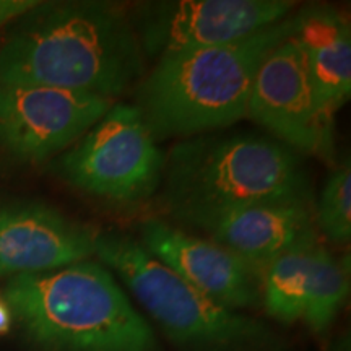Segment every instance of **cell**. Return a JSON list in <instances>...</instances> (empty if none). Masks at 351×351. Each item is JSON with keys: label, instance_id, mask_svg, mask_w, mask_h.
Listing matches in <instances>:
<instances>
[{"label": "cell", "instance_id": "1", "mask_svg": "<svg viewBox=\"0 0 351 351\" xmlns=\"http://www.w3.org/2000/svg\"><path fill=\"white\" fill-rule=\"evenodd\" d=\"M142 73L143 51L132 20L109 2H38L0 44V83L112 101Z\"/></svg>", "mask_w": 351, "mask_h": 351}, {"label": "cell", "instance_id": "2", "mask_svg": "<svg viewBox=\"0 0 351 351\" xmlns=\"http://www.w3.org/2000/svg\"><path fill=\"white\" fill-rule=\"evenodd\" d=\"M298 25L293 13L239 41L158 57L135 104L153 140L212 134L247 116L258 67Z\"/></svg>", "mask_w": 351, "mask_h": 351}, {"label": "cell", "instance_id": "3", "mask_svg": "<svg viewBox=\"0 0 351 351\" xmlns=\"http://www.w3.org/2000/svg\"><path fill=\"white\" fill-rule=\"evenodd\" d=\"M161 200L179 221L256 204H311L302 156L254 134H202L179 142L161 176Z\"/></svg>", "mask_w": 351, "mask_h": 351}, {"label": "cell", "instance_id": "4", "mask_svg": "<svg viewBox=\"0 0 351 351\" xmlns=\"http://www.w3.org/2000/svg\"><path fill=\"white\" fill-rule=\"evenodd\" d=\"M2 298L26 335L47 351L156 350L152 327L103 263L12 276Z\"/></svg>", "mask_w": 351, "mask_h": 351}, {"label": "cell", "instance_id": "5", "mask_svg": "<svg viewBox=\"0 0 351 351\" xmlns=\"http://www.w3.org/2000/svg\"><path fill=\"white\" fill-rule=\"evenodd\" d=\"M95 256L134 293L165 335L189 351H261L271 333L258 320L219 306L152 257L138 241L98 232Z\"/></svg>", "mask_w": 351, "mask_h": 351}, {"label": "cell", "instance_id": "6", "mask_svg": "<svg viewBox=\"0 0 351 351\" xmlns=\"http://www.w3.org/2000/svg\"><path fill=\"white\" fill-rule=\"evenodd\" d=\"M165 155L135 104H112L56 163L85 194L114 204L145 200L160 187Z\"/></svg>", "mask_w": 351, "mask_h": 351}, {"label": "cell", "instance_id": "7", "mask_svg": "<svg viewBox=\"0 0 351 351\" xmlns=\"http://www.w3.org/2000/svg\"><path fill=\"white\" fill-rule=\"evenodd\" d=\"M291 0H178L135 8L134 25L145 54L221 46L249 38L295 13Z\"/></svg>", "mask_w": 351, "mask_h": 351}, {"label": "cell", "instance_id": "8", "mask_svg": "<svg viewBox=\"0 0 351 351\" xmlns=\"http://www.w3.org/2000/svg\"><path fill=\"white\" fill-rule=\"evenodd\" d=\"M112 101L62 88L0 83V148L39 163L70 148Z\"/></svg>", "mask_w": 351, "mask_h": 351}, {"label": "cell", "instance_id": "9", "mask_svg": "<svg viewBox=\"0 0 351 351\" xmlns=\"http://www.w3.org/2000/svg\"><path fill=\"white\" fill-rule=\"evenodd\" d=\"M298 155L328 156L332 121L315 101L306 54L295 36L275 47L257 70L247 116Z\"/></svg>", "mask_w": 351, "mask_h": 351}, {"label": "cell", "instance_id": "10", "mask_svg": "<svg viewBox=\"0 0 351 351\" xmlns=\"http://www.w3.org/2000/svg\"><path fill=\"white\" fill-rule=\"evenodd\" d=\"M140 244L179 278L226 309H252L262 301V271L213 241L156 218L140 225Z\"/></svg>", "mask_w": 351, "mask_h": 351}, {"label": "cell", "instance_id": "11", "mask_svg": "<svg viewBox=\"0 0 351 351\" xmlns=\"http://www.w3.org/2000/svg\"><path fill=\"white\" fill-rule=\"evenodd\" d=\"M98 232L39 202L0 207V278L90 261Z\"/></svg>", "mask_w": 351, "mask_h": 351}, {"label": "cell", "instance_id": "12", "mask_svg": "<svg viewBox=\"0 0 351 351\" xmlns=\"http://www.w3.org/2000/svg\"><path fill=\"white\" fill-rule=\"evenodd\" d=\"M184 225L199 228L258 271L302 241L319 238L311 204H256L200 213Z\"/></svg>", "mask_w": 351, "mask_h": 351}, {"label": "cell", "instance_id": "13", "mask_svg": "<svg viewBox=\"0 0 351 351\" xmlns=\"http://www.w3.org/2000/svg\"><path fill=\"white\" fill-rule=\"evenodd\" d=\"M295 38L306 54L307 73L320 111L328 119L351 91V29L343 13L330 7L302 8Z\"/></svg>", "mask_w": 351, "mask_h": 351}, {"label": "cell", "instance_id": "14", "mask_svg": "<svg viewBox=\"0 0 351 351\" xmlns=\"http://www.w3.org/2000/svg\"><path fill=\"white\" fill-rule=\"evenodd\" d=\"M319 238L302 241L262 271V301L265 313L278 322L291 324L302 319L309 282L311 256Z\"/></svg>", "mask_w": 351, "mask_h": 351}, {"label": "cell", "instance_id": "15", "mask_svg": "<svg viewBox=\"0 0 351 351\" xmlns=\"http://www.w3.org/2000/svg\"><path fill=\"white\" fill-rule=\"evenodd\" d=\"M350 291L348 256L337 258L326 245L315 244L302 320L315 333L326 332L343 307Z\"/></svg>", "mask_w": 351, "mask_h": 351}, {"label": "cell", "instance_id": "16", "mask_svg": "<svg viewBox=\"0 0 351 351\" xmlns=\"http://www.w3.org/2000/svg\"><path fill=\"white\" fill-rule=\"evenodd\" d=\"M315 228L330 243L348 244L351 238V166L341 165L327 179L319 195Z\"/></svg>", "mask_w": 351, "mask_h": 351}, {"label": "cell", "instance_id": "17", "mask_svg": "<svg viewBox=\"0 0 351 351\" xmlns=\"http://www.w3.org/2000/svg\"><path fill=\"white\" fill-rule=\"evenodd\" d=\"M36 3L32 0H0V28L8 21H15Z\"/></svg>", "mask_w": 351, "mask_h": 351}, {"label": "cell", "instance_id": "18", "mask_svg": "<svg viewBox=\"0 0 351 351\" xmlns=\"http://www.w3.org/2000/svg\"><path fill=\"white\" fill-rule=\"evenodd\" d=\"M13 322V315L8 304L3 298H0V335H5V333L10 332Z\"/></svg>", "mask_w": 351, "mask_h": 351}]
</instances>
